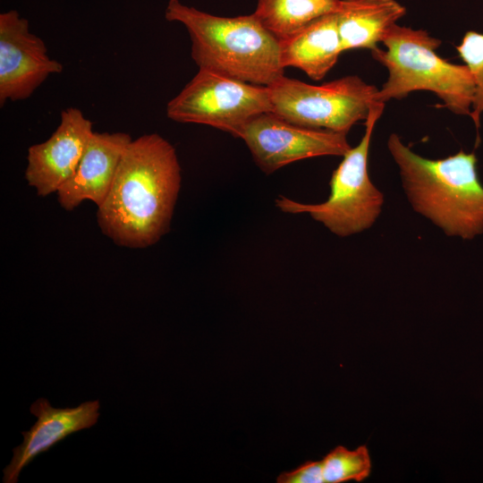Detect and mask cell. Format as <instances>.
I'll return each mask as SVG.
<instances>
[{"label": "cell", "instance_id": "obj_10", "mask_svg": "<svg viewBox=\"0 0 483 483\" xmlns=\"http://www.w3.org/2000/svg\"><path fill=\"white\" fill-rule=\"evenodd\" d=\"M92 133L91 121L80 109L69 107L61 112L50 138L29 148L25 179L38 195L57 192L72 177Z\"/></svg>", "mask_w": 483, "mask_h": 483}, {"label": "cell", "instance_id": "obj_1", "mask_svg": "<svg viewBox=\"0 0 483 483\" xmlns=\"http://www.w3.org/2000/svg\"><path fill=\"white\" fill-rule=\"evenodd\" d=\"M181 166L174 147L157 133L131 140L97 218L114 243L146 248L170 227L181 188Z\"/></svg>", "mask_w": 483, "mask_h": 483}, {"label": "cell", "instance_id": "obj_14", "mask_svg": "<svg viewBox=\"0 0 483 483\" xmlns=\"http://www.w3.org/2000/svg\"><path fill=\"white\" fill-rule=\"evenodd\" d=\"M405 13L396 0H339L336 14L343 51L375 48Z\"/></svg>", "mask_w": 483, "mask_h": 483}, {"label": "cell", "instance_id": "obj_7", "mask_svg": "<svg viewBox=\"0 0 483 483\" xmlns=\"http://www.w3.org/2000/svg\"><path fill=\"white\" fill-rule=\"evenodd\" d=\"M272 111L267 88L199 69L171 99L167 116L179 123L208 125L238 138L254 117Z\"/></svg>", "mask_w": 483, "mask_h": 483}, {"label": "cell", "instance_id": "obj_17", "mask_svg": "<svg viewBox=\"0 0 483 483\" xmlns=\"http://www.w3.org/2000/svg\"><path fill=\"white\" fill-rule=\"evenodd\" d=\"M456 50L474 80L475 93L470 116L479 129L483 113V33L467 31Z\"/></svg>", "mask_w": 483, "mask_h": 483}, {"label": "cell", "instance_id": "obj_16", "mask_svg": "<svg viewBox=\"0 0 483 483\" xmlns=\"http://www.w3.org/2000/svg\"><path fill=\"white\" fill-rule=\"evenodd\" d=\"M322 461L325 483L362 481L371 471V458L366 445L349 450L338 445Z\"/></svg>", "mask_w": 483, "mask_h": 483}, {"label": "cell", "instance_id": "obj_2", "mask_svg": "<svg viewBox=\"0 0 483 483\" xmlns=\"http://www.w3.org/2000/svg\"><path fill=\"white\" fill-rule=\"evenodd\" d=\"M387 147L415 211L449 236L472 239L483 233V185L474 152L460 150L428 159L413 152L396 133L389 136Z\"/></svg>", "mask_w": 483, "mask_h": 483}, {"label": "cell", "instance_id": "obj_3", "mask_svg": "<svg viewBox=\"0 0 483 483\" xmlns=\"http://www.w3.org/2000/svg\"><path fill=\"white\" fill-rule=\"evenodd\" d=\"M165 16L187 29L199 69L260 86L284 75L278 39L253 13L222 17L169 0Z\"/></svg>", "mask_w": 483, "mask_h": 483}, {"label": "cell", "instance_id": "obj_4", "mask_svg": "<svg viewBox=\"0 0 483 483\" xmlns=\"http://www.w3.org/2000/svg\"><path fill=\"white\" fill-rule=\"evenodd\" d=\"M386 49H371L372 57L388 71L377 91L378 102L402 99L411 92L430 91L456 114L470 115L474 99L473 77L464 65L440 57L442 41L423 30L394 24L382 41Z\"/></svg>", "mask_w": 483, "mask_h": 483}, {"label": "cell", "instance_id": "obj_9", "mask_svg": "<svg viewBox=\"0 0 483 483\" xmlns=\"http://www.w3.org/2000/svg\"><path fill=\"white\" fill-rule=\"evenodd\" d=\"M63 64L51 59L44 41L30 31L16 10L0 14V104L30 97Z\"/></svg>", "mask_w": 483, "mask_h": 483}, {"label": "cell", "instance_id": "obj_19", "mask_svg": "<svg viewBox=\"0 0 483 483\" xmlns=\"http://www.w3.org/2000/svg\"><path fill=\"white\" fill-rule=\"evenodd\" d=\"M328 1H332V2H337L338 0H328Z\"/></svg>", "mask_w": 483, "mask_h": 483}, {"label": "cell", "instance_id": "obj_5", "mask_svg": "<svg viewBox=\"0 0 483 483\" xmlns=\"http://www.w3.org/2000/svg\"><path fill=\"white\" fill-rule=\"evenodd\" d=\"M384 108V103H377L370 109L360 143L343 156L332 174L330 195L326 201L307 204L279 196L275 201L276 208L288 214H309L340 237L372 226L381 213L384 196L369 179L368 157L373 130Z\"/></svg>", "mask_w": 483, "mask_h": 483}, {"label": "cell", "instance_id": "obj_6", "mask_svg": "<svg viewBox=\"0 0 483 483\" xmlns=\"http://www.w3.org/2000/svg\"><path fill=\"white\" fill-rule=\"evenodd\" d=\"M272 113L293 124L347 133L357 123L368 118L378 102L374 85L357 75L313 85L284 75L270 85Z\"/></svg>", "mask_w": 483, "mask_h": 483}, {"label": "cell", "instance_id": "obj_12", "mask_svg": "<svg viewBox=\"0 0 483 483\" xmlns=\"http://www.w3.org/2000/svg\"><path fill=\"white\" fill-rule=\"evenodd\" d=\"M131 138L126 132L93 131L72 177L57 191L60 205L72 210L85 200L99 207L114 182Z\"/></svg>", "mask_w": 483, "mask_h": 483}, {"label": "cell", "instance_id": "obj_15", "mask_svg": "<svg viewBox=\"0 0 483 483\" xmlns=\"http://www.w3.org/2000/svg\"><path fill=\"white\" fill-rule=\"evenodd\" d=\"M338 2L328 0H258L253 14L278 41L314 19L336 11Z\"/></svg>", "mask_w": 483, "mask_h": 483}, {"label": "cell", "instance_id": "obj_11", "mask_svg": "<svg viewBox=\"0 0 483 483\" xmlns=\"http://www.w3.org/2000/svg\"><path fill=\"white\" fill-rule=\"evenodd\" d=\"M99 402L88 401L72 408H54L45 398L30 406L37 421L21 432L23 442L13 449L10 463L4 469V483H16L20 472L38 455L47 452L68 436L94 426L99 417Z\"/></svg>", "mask_w": 483, "mask_h": 483}, {"label": "cell", "instance_id": "obj_18", "mask_svg": "<svg viewBox=\"0 0 483 483\" xmlns=\"http://www.w3.org/2000/svg\"><path fill=\"white\" fill-rule=\"evenodd\" d=\"M278 483H325L322 461L307 462L297 469L281 473Z\"/></svg>", "mask_w": 483, "mask_h": 483}, {"label": "cell", "instance_id": "obj_13", "mask_svg": "<svg viewBox=\"0 0 483 483\" xmlns=\"http://www.w3.org/2000/svg\"><path fill=\"white\" fill-rule=\"evenodd\" d=\"M281 64L294 67L314 80H322L343 52L336 11L321 15L292 36L279 40Z\"/></svg>", "mask_w": 483, "mask_h": 483}, {"label": "cell", "instance_id": "obj_8", "mask_svg": "<svg viewBox=\"0 0 483 483\" xmlns=\"http://www.w3.org/2000/svg\"><path fill=\"white\" fill-rule=\"evenodd\" d=\"M238 138L243 140L254 162L267 174L305 158L343 157L352 148L346 133L301 127L272 112L251 119Z\"/></svg>", "mask_w": 483, "mask_h": 483}]
</instances>
